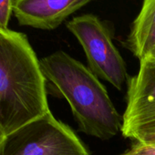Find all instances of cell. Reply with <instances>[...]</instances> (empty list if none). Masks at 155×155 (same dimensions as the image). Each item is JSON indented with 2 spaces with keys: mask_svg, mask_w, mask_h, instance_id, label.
<instances>
[{
  "mask_svg": "<svg viewBox=\"0 0 155 155\" xmlns=\"http://www.w3.org/2000/svg\"><path fill=\"white\" fill-rule=\"evenodd\" d=\"M150 57H152L153 58H155V48L153 49V51L151 52V54H150Z\"/></svg>",
  "mask_w": 155,
  "mask_h": 155,
  "instance_id": "obj_10",
  "label": "cell"
},
{
  "mask_svg": "<svg viewBox=\"0 0 155 155\" xmlns=\"http://www.w3.org/2000/svg\"><path fill=\"white\" fill-rule=\"evenodd\" d=\"M0 155H90L83 142L49 110L0 141Z\"/></svg>",
  "mask_w": 155,
  "mask_h": 155,
  "instance_id": "obj_3",
  "label": "cell"
},
{
  "mask_svg": "<svg viewBox=\"0 0 155 155\" xmlns=\"http://www.w3.org/2000/svg\"><path fill=\"white\" fill-rule=\"evenodd\" d=\"M48 111L46 79L27 36L0 30V131L8 135Z\"/></svg>",
  "mask_w": 155,
  "mask_h": 155,
  "instance_id": "obj_1",
  "label": "cell"
},
{
  "mask_svg": "<svg viewBox=\"0 0 155 155\" xmlns=\"http://www.w3.org/2000/svg\"><path fill=\"white\" fill-rule=\"evenodd\" d=\"M122 119L121 133L126 138L135 140L155 130V58L150 56L140 61L138 73L129 79Z\"/></svg>",
  "mask_w": 155,
  "mask_h": 155,
  "instance_id": "obj_5",
  "label": "cell"
},
{
  "mask_svg": "<svg viewBox=\"0 0 155 155\" xmlns=\"http://www.w3.org/2000/svg\"><path fill=\"white\" fill-rule=\"evenodd\" d=\"M67 28L83 48L91 72L120 91L129 81L127 67L105 23L93 14H86L69 20Z\"/></svg>",
  "mask_w": 155,
  "mask_h": 155,
  "instance_id": "obj_4",
  "label": "cell"
},
{
  "mask_svg": "<svg viewBox=\"0 0 155 155\" xmlns=\"http://www.w3.org/2000/svg\"><path fill=\"white\" fill-rule=\"evenodd\" d=\"M124 46L140 61L155 48V0H143Z\"/></svg>",
  "mask_w": 155,
  "mask_h": 155,
  "instance_id": "obj_7",
  "label": "cell"
},
{
  "mask_svg": "<svg viewBox=\"0 0 155 155\" xmlns=\"http://www.w3.org/2000/svg\"><path fill=\"white\" fill-rule=\"evenodd\" d=\"M91 0H13V13L18 23L34 28L52 30Z\"/></svg>",
  "mask_w": 155,
  "mask_h": 155,
  "instance_id": "obj_6",
  "label": "cell"
},
{
  "mask_svg": "<svg viewBox=\"0 0 155 155\" xmlns=\"http://www.w3.org/2000/svg\"><path fill=\"white\" fill-rule=\"evenodd\" d=\"M13 12V0H0V30L8 29V22Z\"/></svg>",
  "mask_w": 155,
  "mask_h": 155,
  "instance_id": "obj_8",
  "label": "cell"
},
{
  "mask_svg": "<svg viewBox=\"0 0 155 155\" xmlns=\"http://www.w3.org/2000/svg\"><path fill=\"white\" fill-rule=\"evenodd\" d=\"M135 140L146 143H155V130L141 134L139 137H137Z\"/></svg>",
  "mask_w": 155,
  "mask_h": 155,
  "instance_id": "obj_9",
  "label": "cell"
},
{
  "mask_svg": "<svg viewBox=\"0 0 155 155\" xmlns=\"http://www.w3.org/2000/svg\"><path fill=\"white\" fill-rule=\"evenodd\" d=\"M39 63L46 81L56 95L67 100L82 132L102 140L121 132L122 117L105 86L89 68L61 50Z\"/></svg>",
  "mask_w": 155,
  "mask_h": 155,
  "instance_id": "obj_2",
  "label": "cell"
},
{
  "mask_svg": "<svg viewBox=\"0 0 155 155\" xmlns=\"http://www.w3.org/2000/svg\"><path fill=\"white\" fill-rule=\"evenodd\" d=\"M3 138H4V135L1 133V131H0V141L2 140V139H3Z\"/></svg>",
  "mask_w": 155,
  "mask_h": 155,
  "instance_id": "obj_11",
  "label": "cell"
}]
</instances>
